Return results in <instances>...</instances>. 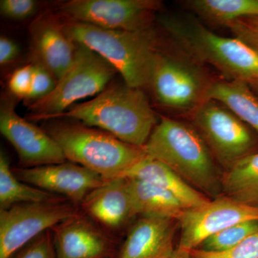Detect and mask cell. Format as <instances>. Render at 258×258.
I'll use <instances>...</instances> for the list:
<instances>
[{
	"mask_svg": "<svg viewBox=\"0 0 258 258\" xmlns=\"http://www.w3.org/2000/svg\"><path fill=\"white\" fill-rule=\"evenodd\" d=\"M60 118L104 131L138 147L147 144L159 122L144 90L125 83H110L93 99L71 106L52 120Z\"/></svg>",
	"mask_w": 258,
	"mask_h": 258,
	"instance_id": "1",
	"label": "cell"
},
{
	"mask_svg": "<svg viewBox=\"0 0 258 258\" xmlns=\"http://www.w3.org/2000/svg\"><path fill=\"white\" fill-rule=\"evenodd\" d=\"M159 22L174 45L197 62L211 64L225 79L258 84V52L242 40L217 35L192 15H163Z\"/></svg>",
	"mask_w": 258,
	"mask_h": 258,
	"instance_id": "2",
	"label": "cell"
},
{
	"mask_svg": "<svg viewBox=\"0 0 258 258\" xmlns=\"http://www.w3.org/2000/svg\"><path fill=\"white\" fill-rule=\"evenodd\" d=\"M58 18L73 41L101 56L121 75L128 86L149 88L156 57L164 45L155 28L139 31L106 30Z\"/></svg>",
	"mask_w": 258,
	"mask_h": 258,
	"instance_id": "3",
	"label": "cell"
},
{
	"mask_svg": "<svg viewBox=\"0 0 258 258\" xmlns=\"http://www.w3.org/2000/svg\"><path fill=\"white\" fill-rule=\"evenodd\" d=\"M143 148L202 193L215 196L222 190L215 158L194 125L161 116Z\"/></svg>",
	"mask_w": 258,
	"mask_h": 258,
	"instance_id": "4",
	"label": "cell"
},
{
	"mask_svg": "<svg viewBox=\"0 0 258 258\" xmlns=\"http://www.w3.org/2000/svg\"><path fill=\"white\" fill-rule=\"evenodd\" d=\"M42 128L60 146L66 160L106 180L125 177L147 155L143 147L125 143L104 131L78 121L50 120Z\"/></svg>",
	"mask_w": 258,
	"mask_h": 258,
	"instance_id": "5",
	"label": "cell"
},
{
	"mask_svg": "<svg viewBox=\"0 0 258 258\" xmlns=\"http://www.w3.org/2000/svg\"><path fill=\"white\" fill-rule=\"evenodd\" d=\"M169 49L164 44L158 52L149 88L160 106L191 115L208 101L214 79L202 67L203 64L178 47L176 50Z\"/></svg>",
	"mask_w": 258,
	"mask_h": 258,
	"instance_id": "6",
	"label": "cell"
},
{
	"mask_svg": "<svg viewBox=\"0 0 258 258\" xmlns=\"http://www.w3.org/2000/svg\"><path fill=\"white\" fill-rule=\"evenodd\" d=\"M76 44V55L71 67L48 96L28 105V120L53 119L76 102L99 94L118 73L96 52L81 44Z\"/></svg>",
	"mask_w": 258,
	"mask_h": 258,
	"instance_id": "7",
	"label": "cell"
},
{
	"mask_svg": "<svg viewBox=\"0 0 258 258\" xmlns=\"http://www.w3.org/2000/svg\"><path fill=\"white\" fill-rule=\"evenodd\" d=\"M158 0H71L51 10L58 18L106 30L139 31L154 28Z\"/></svg>",
	"mask_w": 258,
	"mask_h": 258,
	"instance_id": "8",
	"label": "cell"
},
{
	"mask_svg": "<svg viewBox=\"0 0 258 258\" xmlns=\"http://www.w3.org/2000/svg\"><path fill=\"white\" fill-rule=\"evenodd\" d=\"M81 212L79 206L61 197L0 210V258H9L43 232Z\"/></svg>",
	"mask_w": 258,
	"mask_h": 258,
	"instance_id": "9",
	"label": "cell"
},
{
	"mask_svg": "<svg viewBox=\"0 0 258 258\" xmlns=\"http://www.w3.org/2000/svg\"><path fill=\"white\" fill-rule=\"evenodd\" d=\"M191 116L215 160L226 170L256 152L257 142L248 125L219 102L208 100Z\"/></svg>",
	"mask_w": 258,
	"mask_h": 258,
	"instance_id": "10",
	"label": "cell"
},
{
	"mask_svg": "<svg viewBox=\"0 0 258 258\" xmlns=\"http://www.w3.org/2000/svg\"><path fill=\"white\" fill-rule=\"evenodd\" d=\"M258 220V207L227 197L216 198L198 208L187 209L177 221L181 227L178 248L191 251L224 229L240 222Z\"/></svg>",
	"mask_w": 258,
	"mask_h": 258,
	"instance_id": "11",
	"label": "cell"
},
{
	"mask_svg": "<svg viewBox=\"0 0 258 258\" xmlns=\"http://www.w3.org/2000/svg\"><path fill=\"white\" fill-rule=\"evenodd\" d=\"M0 132L16 151L19 167L33 168L67 161L57 142L43 128L20 117L13 102L2 103Z\"/></svg>",
	"mask_w": 258,
	"mask_h": 258,
	"instance_id": "12",
	"label": "cell"
},
{
	"mask_svg": "<svg viewBox=\"0 0 258 258\" xmlns=\"http://www.w3.org/2000/svg\"><path fill=\"white\" fill-rule=\"evenodd\" d=\"M13 171L20 181L67 199L79 208L88 194L106 181L94 171L71 161L33 168L16 166Z\"/></svg>",
	"mask_w": 258,
	"mask_h": 258,
	"instance_id": "13",
	"label": "cell"
},
{
	"mask_svg": "<svg viewBox=\"0 0 258 258\" xmlns=\"http://www.w3.org/2000/svg\"><path fill=\"white\" fill-rule=\"evenodd\" d=\"M51 231L57 258H113L118 248L116 237L82 212Z\"/></svg>",
	"mask_w": 258,
	"mask_h": 258,
	"instance_id": "14",
	"label": "cell"
},
{
	"mask_svg": "<svg viewBox=\"0 0 258 258\" xmlns=\"http://www.w3.org/2000/svg\"><path fill=\"white\" fill-rule=\"evenodd\" d=\"M80 210L114 237L138 216L125 177L106 180L88 194Z\"/></svg>",
	"mask_w": 258,
	"mask_h": 258,
	"instance_id": "15",
	"label": "cell"
},
{
	"mask_svg": "<svg viewBox=\"0 0 258 258\" xmlns=\"http://www.w3.org/2000/svg\"><path fill=\"white\" fill-rule=\"evenodd\" d=\"M30 35L34 61L46 68L58 81L74 62L76 44L51 12L31 24Z\"/></svg>",
	"mask_w": 258,
	"mask_h": 258,
	"instance_id": "16",
	"label": "cell"
},
{
	"mask_svg": "<svg viewBox=\"0 0 258 258\" xmlns=\"http://www.w3.org/2000/svg\"><path fill=\"white\" fill-rule=\"evenodd\" d=\"M175 220L154 215L139 217L113 258H170L175 251Z\"/></svg>",
	"mask_w": 258,
	"mask_h": 258,
	"instance_id": "17",
	"label": "cell"
},
{
	"mask_svg": "<svg viewBox=\"0 0 258 258\" xmlns=\"http://www.w3.org/2000/svg\"><path fill=\"white\" fill-rule=\"evenodd\" d=\"M125 177L142 180L162 188L176 196L189 209L200 208L210 201L169 166L148 155L137 163Z\"/></svg>",
	"mask_w": 258,
	"mask_h": 258,
	"instance_id": "18",
	"label": "cell"
},
{
	"mask_svg": "<svg viewBox=\"0 0 258 258\" xmlns=\"http://www.w3.org/2000/svg\"><path fill=\"white\" fill-rule=\"evenodd\" d=\"M208 100L219 102L258 134V97L244 81L214 79Z\"/></svg>",
	"mask_w": 258,
	"mask_h": 258,
	"instance_id": "19",
	"label": "cell"
},
{
	"mask_svg": "<svg viewBox=\"0 0 258 258\" xmlns=\"http://www.w3.org/2000/svg\"><path fill=\"white\" fill-rule=\"evenodd\" d=\"M128 179L129 189L138 216L154 215L178 220L186 206L172 194L142 180Z\"/></svg>",
	"mask_w": 258,
	"mask_h": 258,
	"instance_id": "20",
	"label": "cell"
},
{
	"mask_svg": "<svg viewBox=\"0 0 258 258\" xmlns=\"http://www.w3.org/2000/svg\"><path fill=\"white\" fill-rule=\"evenodd\" d=\"M221 186L227 198L258 207V152L244 157L225 170Z\"/></svg>",
	"mask_w": 258,
	"mask_h": 258,
	"instance_id": "21",
	"label": "cell"
},
{
	"mask_svg": "<svg viewBox=\"0 0 258 258\" xmlns=\"http://www.w3.org/2000/svg\"><path fill=\"white\" fill-rule=\"evenodd\" d=\"M182 5L208 23L223 26L239 19L258 17V0H187Z\"/></svg>",
	"mask_w": 258,
	"mask_h": 258,
	"instance_id": "22",
	"label": "cell"
},
{
	"mask_svg": "<svg viewBox=\"0 0 258 258\" xmlns=\"http://www.w3.org/2000/svg\"><path fill=\"white\" fill-rule=\"evenodd\" d=\"M58 198L60 197L20 181L15 175L6 154L0 153V210L18 204L49 201Z\"/></svg>",
	"mask_w": 258,
	"mask_h": 258,
	"instance_id": "23",
	"label": "cell"
},
{
	"mask_svg": "<svg viewBox=\"0 0 258 258\" xmlns=\"http://www.w3.org/2000/svg\"><path fill=\"white\" fill-rule=\"evenodd\" d=\"M258 232V220L235 224L206 239L198 248L209 252H222L235 247Z\"/></svg>",
	"mask_w": 258,
	"mask_h": 258,
	"instance_id": "24",
	"label": "cell"
},
{
	"mask_svg": "<svg viewBox=\"0 0 258 258\" xmlns=\"http://www.w3.org/2000/svg\"><path fill=\"white\" fill-rule=\"evenodd\" d=\"M190 258H258V232L222 252H209L197 248L190 251Z\"/></svg>",
	"mask_w": 258,
	"mask_h": 258,
	"instance_id": "25",
	"label": "cell"
},
{
	"mask_svg": "<svg viewBox=\"0 0 258 258\" xmlns=\"http://www.w3.org/2000/svg\"><path fill=\"white\" fill-rule=\"evenodd\" d=\"M31 87L26 101L28 105L45 98L54 89L57 81L53 75L40 62L33 61Z\"/></svg>",
	"mask_w": 258,
	"mask_h": 258,
	"instance_id": "26",
	"label": "cell"
},
{
	"mask_svg": "<svg viewBox=\"0 0 258 258\" xmlns=\"http://www.w3.org/2000/svg\"><path fill=\"white\" fill-rule=\"evenodd\" d=\"M9 258H57L52 231L47 230L29 242Z\"/></svg>",
	"mask_w": 258,
	"mask_h": 258,
	"instance_id": "27",
	"label": "cell"
},
{
	"mask_svg": "<svg viewBox=\"0 0 258 258\" xmlns=\"http://www.w3.org/2000/svg\"><path fill=\"white\" fill-rule=\"evenodd\" d=\"M234 37L245 42L258 52V17L239 19L227 25Z\"/></svg>",
	"mask_w": 258,
	"mask_h": 258,
	"instance_id": "28",
	"label": "cell"
},
{
	"mask_svg": "<svg viewBox=\"0 0 258 258\" xmlns=\"http://www.w3.org/2000/svg\"><path fill=\"white\" fill-rule=\"evenodd\" d=\"M37 10L34 0H1L0 11L5 18L13 20H23L31 18Z\"/></svg>",
	"mask_w": 258,
	"mask_h": 258,
	"instance_id": "29",
	"label": "cell"
},
{
	"mask_svg": "<svg viewBox=\"0 0 258 258\" xmlns=\"http://www.w3.org/2000/svg\"><path fill=\"white\" fill-rule=\"evenodd\" d=\"M33 64L30 63L15 70L10 78L8 86L12 94L26 100L31 87Z\"/></svg>",
	"mask_w": 258,
	"mask_h": 258,
	"instance_id": "30",
	"label": "cell"
},
{
	"mask_svg": "<svg viewBox=\"0 0 258 258\" xmlns=\"http://www.w3.org/2000/svg\"><path fill=\"white\" fill-rule=\"evenodd\" d=\"M20 47L18 44L9 37L0 38V64L5 66L13 62L18 57Z\"/></svg>",
	"mask_w": 258,
	"mask_h": 258,
	"instance_id": "31",
	"label": "cell"
},
{
	"mask_svg": "<svg viewBox=\"0 0 258 258\" xmlns=\"http://www.w3.org/2000/svg\"><path fill=\"white\" fill-rule=\"evenodd\" d=\"M170 258H190V251L177 247Z\"/></svg>",
	"mask_w": 258,
	"mask_h": 258,
	"instance_id": "32",
	"label": "cell"
},
{
	"mask_svg": "<svg viewBox=\"0 0 258 258\" xmlns=\"http://www.w3.org/2000/svg\"><path fill=\"white\" fill-rule=\"evenodd\" d=\"M249 86L252 88V91L255 93L256 96L258 97V84L249 85Z\"/></svg>",
	"mask_w": 258,
	"mask_h": 258,
	"instance_id": "33",
	"label": "cell"
}]
</instances>
